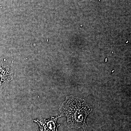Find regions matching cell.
Instances as JSON below:
<instances>
[{"instance_id": "obj_1", "label": "cell", "mask_w": 131, "mask_h": 131, "mask_svg": "<svg viewBox=\"0 0 131 131\" xmlns=\"http://www.w3.org/2000/svg\"><path fill=\"white\" fill-rule=\"evenodd\" d=\"M93 110L84 99L72 95L66 97L59 109L61 116L67 119V126L70 129H85L86 118Z\"/></svg>"}, {"instance_id": "obj_2", "label": "cell", "mask_w": 131, "mask_h": 131, "mask_svg": "<svg viewBox=\"0 0 131 131\" xmlns=\"http://www.w3.org/2000/svg\"><path fill=\"white\" fill-rule=\"evenodd\" d=\"M61 115L56 117H51L48 119L41 118L33 120L39 127V131H58L59 127L61 125L57 123Z\"/></svg>"}, {"instance_id": "obj_3", "label": "cell", "mask_w": 131, "mask_h": 131, "mask_svg": "<svg viewBox=\"0 0 131 131\" xmlns=\"http://www.w3.org/2000/svg\"><path fill=\"white\" fill-rule=\"evenodd\" d=\"M13 70L0 58V91L13 80Z\"/></svg>"}, {"instance_id": "obj_4", "label": "cell", "mask_w": 131, "mask_h": 131, "mask_svg": "<svg viewBox=\"0 0 131 131\" xmlns=\"http://www.w3.org/2000/svg\"><path fill=\"white\" fill-rule=\"evenodd\" d=\"M83 130H84V131H85V129H83Z\"/></svg>"}]
</instances>
